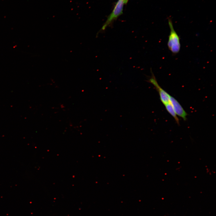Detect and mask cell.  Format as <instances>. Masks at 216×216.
Wrapping results in <instances>:
<instances>
[{
	"label": "cell",
	"instance_id": "5",
	"mask_svg": "<svg viewBox=\"0 0 216 216\" xmlns=\"http://www.w3.org/2000/svg\"><path fill=\"white\" fill-rule=\"evenodd\" d=\"M167 111L174 118L178 124H179V120L170 102L164 105Z\"/></svg>",
	"mask_w": 216,
	"mask_h": 216
},
{
	"label": "cell",
	"instance_id": "2",
	"mask_svg": "<svg viewBox=\"0 0 216 216\" xmlns=\"http://www.w3.org/2000/svg\"><path fill=\"white\" fill-rule=\"evenodd\" d=\"M124 0H118L110 14L108 16L106 22L99 32H102L110 25L113 21L122 14Z\"/></svg>",
	"mask_w": 216,
	"mask_h": 216
},
{
	"label": "cell",
	"instance_id": "6",
	"mask_svg": "<svg viewBox=\"0 0 216 216\" xmlns=\"http://www.w3.org/2000/svg\"><path fill=\"white\" fill-rule=\"evenodd\" d=\"M124 2L125 3H126L128 2V0H124Z\"/></svg>",
	"mask_w": 216,
	"mask_h": 216
},
{
	"label": "cell",
	"instance_id": "3",
	"mask_svg": "<svg viewBox=\"0 0 216 216\" xmlns=\"http://www.w3.org/2000/svg\"><path fill=\"white\" fill-rule=\"evenodd\" d=\"M151 71L152 75L148 78L146 81L151 83L154 86L159 94L161 101L164 105H165L170 102V95L159 86L151 69Z\"/></svg>",
	"mask_w": 216,
	"mask_h": 216
},
{
	"label": "cell",
	"instance_id": "1",
	"mask_svg": "<svg viewBox=\"0 0 216 216\" xmlns=\"http://www.w3.org/2000/svg\"><path fill=\"white\" fill-rule=\"evenodd\" d=\"M168 21L170 32L168 37L167 46L171 52L173 54H176L178 53L180 50V38L174 29L171 20L169 19Z\"/></svg>",
	"mask_w": 216,
	"mask_h": 216
},
{
	"label": "cell",
	"instance_id": "4",
	"mask_svg": "<svg viewBox=\"0 0 216 216\" xmlns=\"http://www.w3.org/2000/svg\"><path fill=\"white\" fill-rule=\"evenodd\" d=\"M170 102L176 115L182 118L184 120H185L187 114L175 98L170 95Z\"/></svg>",
	"mask_w": 216,
	"mask_h": 216
}]
</instances>
